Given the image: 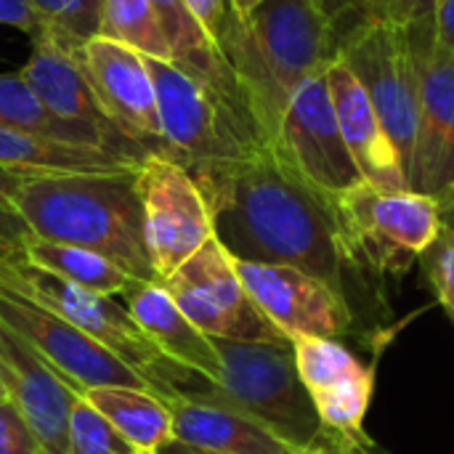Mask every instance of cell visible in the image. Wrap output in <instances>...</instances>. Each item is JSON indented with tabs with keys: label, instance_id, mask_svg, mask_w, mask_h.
Listing matches in <instances>:
<instances>
[{
	"label": "cell",
	"instance_id": "5bb4252c",
	"mask_svg": "<svg viewBox=\"0 0 454 454\" xmlns=\"http://www.w3.org/2000/svg\"><path fill=\"white\" fill-rule=\"evenodd\" d=\"M407 189L454 205V53L436 45V27L426 32L420 53V106Z\"/></svg>",
	"mask_w": 454,
	"mask_h": 454
},
{
	"label": "cell",
	"instance_id": "e0dca14e",
	"mask_svg": "<svg viewBox=\"0 0 454 454\" xmlns=\"http://www.w3.org/2000/svg\"><path fill=\"white\" fill-rule=\"evenodd\" d=\"M19 74L56 117L98 133L112 146V152L125 160L144 162L149 157V152H144L109 122L77 61L74 45H67L59 37L40 32L37 37H32V53L19 69Z\"/></svg>",
	"mask_w": 454,
	"mask_h": 454
},
{
	"label": "cell",
	"instance_id": "8fae6325",
	"mask_svg": "<svg viewBox=\"0 0 454 454\" xmlns=\"http://www.w3.org/2000/svg\"><path fill=\"white\" fill-rule=\"evenodd\" d=\"M271 146L298 178L333 202L364 184L340 133L325 74L298 88Z\"/></svg>",
	"mask_w": 454,
	"mask_h": 454
},
{
	"label": "cell",
	"instance_id": "52a82bcc",
	"mask_svg": "<svg viewBox=\"0 0 454 454\" xmlns=\"http://www.w3.org/2000/svg\"><path fill=\"white\" fill-rule=\"evenodd\" d=\"M354 271L378 277L404 274L434 245L444 221L442 207L418 192H383L362 184L335 202Z\"/></svg>",
	"mask_w": 454,
	"mask_h": 454
},
{
	"label": "cell",
	"instance_id": "9c48e42d",
	"mask_svg": "<svg viewBox=\"0 0 454 454\" xmlns=\"http://www.w3.org/2000/svg\"><path fill=\"white\" fill-rule=\"evenodd\" d=\"M136 192L149 261L157 282H165L215 237L213 213L192 173L162 154H149L138 165Z\"/></svg>",
	"mask_w": 454,
	"mask_h": 454
},
{
	"label": "cell",
	"instance_id": "8992f818",
	"mask_svg": "<svg viewBox=\"0 0 454 454\" xmlns=\"http://www.w3.org/2000/svg\"><path fill=\"white\" fill-rule=\"evenodd\" d=\"M431 24L434 16L412 24H364L340 40L338 53V61L354 72L370 104L375 106L404 162V173L415 146L420 106V53Z\"/></svg>",
	"mask_w": 454,
	"mask_h": 454
},
{
	"label": "cell",
	"instance_id": "d6986e66",
	"mask_svg": "<svg viewBox=\"0 0 454 454\" xmlns=\"http://www.w3.org/2000/svg\"><path fill=\"white\" fill-rule=\"evenodd\" d=\"M325 77L333 93L340 133L364 181L383 192L407 189L404 162L354 72L343 61H335Z\"/></svg>",
	"mask_w": 454,
	"mask_h": 454
},
{
	"label": "cell",
	"instance_id": "d6a6232c",
	"mask_svg": "<svg viewBox=\"0 0 454 454\" xmlns=\"http://www.w3.org/2000/svg\"><path fill=\"white\" fill-rule=\"evenodd\" d=\"M394 8V0H354L351 11L346 16V21L335 29L338 45L346 35H351L354 29L364 27V24H378V21H388V13Z\"/></svg>",
	"mask_w": 454,
	"mask_h": 454
},
{
	"label": "cell",
	"instance_id": "f1b7e54d",
	"mask_svg": "<svg viewBox=\"0 0 454 454\" xmlns=\"http://www.w3.org/2000/svg\"><path fill=\"white\" fill-rule=\"evenodd\" d=\"M67 454H141L85 396L72 402Z\"/></svg>",
	"mask_w": 454,
	"mask_h": 454
},
{
	"label": "cell",
	"instance_id": "7c38bea8",
	"mask_svg": "<svg viewBox=\"0 0 454 454\" xmlns=\"http://www.w3.org/2000/svg\"><path fill=\"white\" fill-rule=\"evenodd\" d=\"M0 322L24 338L77 394L101 386H128L149 391V383L98 346L93 338L69 325L61 314L0 282Z\"/></svg>",
	"mask_w": 454,
	"mask_h": 454
},
{
	"label": "cell",
	"instance_id": "4fadbf2b",
	"mask_svg": "<svg viewBox=\"0 0 454 454\" xmlns=\"http://www.w3.org/2000/svg\"><path fill=\"white\" fill-rule=\"evenodd\" d=\"M234 261L258 311L287 338H346L354 330L351 301L322 279L277 263Z\"/></svg>",
	"mask_w": 454,
	"mask_h": 454
},
{
	"label": "cell",
	"instance_id": "1f68e13d",
	"mask_svg": "<svg viewBox=\"0 0 454 454\" xmlns=\"http://www.w3.org/2000/svg\"><path fill=\"white\" fill-rule=\"evenodd\" d=\"M35 239L32 229L13 205L0 202V266L24 261L27 245Z\"/></svg>",
	"mask_w": 454,
	"mask_h": 454
},
{
	"label": "cell",
	"instance_id": "ffe728a7",
	"mask_svg": "<svg viewBox=\"0 0 454 454\" xmlns=\"http://www.w3.org/2000/svg\"><path fill=\"white\" fill-rule=\"evenodd\" d=\"M173 418V439L221 454H301L245 412L215 402L170 394L162 399Z\"/></svg>",
	"mask_w": 454,
	"mask_h": 454
},
{
	"label": "cell",
	"instance_id": "277c9868",
	"mask_svg": "<svg viewBox=\"0 0 454 454\" xmlns=\"http://www.w3.org/2000/svg\"><path fill=\"white\" fill-rule=\"evenodd\" d=\"M215 348L221 356L218 383H210L202 375L178 367L170 380V394L223 402L258 420L266 431H271L301 454L317 452L325 444V428L301 380L293 340H215Z\"/></svg>",
	"mask_w": 454,
	"mask_h": 454
},
{
	"label": "cell",
	"instance_id": "ab89813d",
	"mask_svg": "<svg viewBox=\"0 0 454 454\" xmlns=\"http://www.w3.org/2000/svg\"><path fill=\"white\" fill-rule=\"evenodd\" d=\"M24 176H27V173H13V170H3V168H0V202L13 205V194H16V189L21 186Z\"/></svg>",
	"mask_w": 454,
	"mask_h": 454
},
{
	"label": "cell",
	"instance_id": "8d00e7d4",
	"mask_svg": "<svg viewBox=\"0 0 454 454\" xmlns=\"http://www.w3.org/2000/svg\"><path fill=\"white\" fill-rule=\"evenodd\" d=\"M434 27H436V45L454 53V0H442L436 5Z\"/></svg>",
	"mask_w": 454,
	"mask_h": 454
},
{
	"label": "cell",
	"instance_id": "d590c367",
	"mask_svg": "<svg viewBox=\"0 0 454 454\" xmlns=\"http://www.w3.org/2000/svg\"><path fill=\"white\" fill-rule=\"evenodd\" d=\"M439 3L442 0H394L388 21L391 24H412V21L428 19V16H434Z\"/></svg>",
	"mask_w": 454,
	"mask_h": 454
},
{
	"label": "cell",
	"instance_id": "3957f363",
	"mask_svg": "<svg viewBox=\"0 0 454 454\" xmlns=\"http://www.w3.org/2000/svg\"><path fill=\"white\" fill-rule=\"evenodd\" d=\"M136 170L27 173L13 207L37 239L93 250L149 285L157 274L144 242Z\"/></svg>",
	"mask_w": 454,
	"mask_h": 454
},
{
	"label": "cell",
	"instance_id": "603a6c76",
	"mask_svg": "<svg viewBox=\"0 0 454 454\" xmlns=\"http://www.w3.org/2000/svg\"><path fill=\"white\" fill-rule=\"evenodd\" d=\"M141 162L104 149L43 138L0 125V168L13 173H117L136 170Z\"/></svg>",
	"mask_w": 454,
	"mask_h": 454
},
{
	"label": "cell",
	"instance_id": "f35d334b",
	"mask_svg": "<svg viewBox=\"0 0 454 454\" xmlns=\"http://www.w3.org/2000/svg\"><path fill=\"white\" fill-rule=\"evenodd\" d=\"M314 3H317L319 11L327 16V21L333 24V29H338V27L346 21V16H348L354 0H314Z\"/></svg>",
	"mask_w": 454,
	"mask_h": 454
},
{
	"label": "cell",
	"instance_id": "5b68a950",
	"mask_svg": "<svg viewBox=\"0 0 454 454\" xmlns=\"http://www.w3.org/2000/svg\"><path fill=\"white\" fill-rule=\"evenodd\" d=\"M154 82L165 157L192 173L194 181L266 146L247 109L173 61L146 59Z\"/></svg>",
	"mask_w": 454,
	"mask_h": 454
},
{
	"label": "cell",
	"instance_id": "b9f144b4",
	"mask_svg": "<svg viewBox=\"0 0 454 454\" xmlns=\"http://www.w3.org/2000/svg\"><path fill=\"white\" fill-rule=\"evenodd\" d=\"M266 0H229V5H231V11L242 19V16H247V13H253L258 5H263Z\"/></svg>",
	"mask_w": 454,
	"mask_h": 454
},
{
	"label": "cell",
	"instance_id": "7bdbcfd3",
	"mask_svg": "<svg viewBox=\"0 0 454 454\" xmlns=\"http://www.w3.org/2000/svg\"><path fill=\"white\" fill-rule=\"evenodd\" d=\"M442 221H444V226L454 234V205H450L447 210H442Z\"/></svg>",
	"mask_w": 454,
	"mask_h": 454
},
{
	"label": "cell",
	"instance_id": "e575fe53",
	"mask_svg": "<svg viewBox=\"0 0 454 454\" xmlns=\"http://www.w3.org/2000/svg\"><path fill=\"white\" fill-rule=\"evenodd\" d=\"M0 24L29 35V40L40 32V19L27 0H0Z\"/></svg>",
	"mask_w": 454,
	"mask_h": 454
},
{
	"label": "cell",
	"instance_id": "f546056e",
	"mask_svg": "<svg viewBox=\"0 0 454 454\" xmlns=\"http://www.w3.org/2000/svg\"><path fill=\"white\" fill-rule=\"evenodd\" d=\"M420 266L436 301L454 325V234L447 226H442L434 245L420 255Z\"/></svg>",
	"mask_w": 454,
	"mask_h": 454
},
{
	"label": "cell",
	"instance_id": "ac0fdd59",
	"mask_svg": "<svg viewBox=\"0 0 454 454\" xmlns=\"http://www.w3.org/2000/svg\"><path fill=\"white\" fill-rule=\"evenodd\" d=\"M0 380L29 423L43 454H67L69 412L77 394L24 338L0 322Z\"/></svg>",
	"mask_w": 454,
	"mask_h": 454
},
{
	"label": "cell",
	"instance_id": "ba28073f",
	"mask_svg": "<svg viewBox=\"0 0 454 454\" xmlns=\"http://www.w3.org/2000/svg\"><path fill=\"white\" fill-rule=\"evenodd\" d=\"M0 282L37 303H45L56 314H61L80 333H85L98 346H104L117 359H122L128 367H133L149 383V391L154 394V378L160 367L165 364V356L144 335V330L136 325L125 303H117L109 295H98L85 287H77L45 269L32 266L27 258L0 266Z\"/></svg>",
	"mask_w": 454,
	"mask_h": 454
},
{
	"label": "cell",
	"instance_id": "cb8c5ba5",
	"mask_svg": "<svg viewBox=\"0 0 454 454\" xmlns=\"http://www.w3.org/2000/svg\"><path fill=\"white\" fill-rule=\"evenodd\" d=\"M136 450L154 454L173 439V418L168 404L144 388L101 386L82 394Z\"/></svg>",
	"mask_w": 454,
	"mask_h": 454
},
{
	"label": "cell",
	"instance_id": "ee69618b",
	"mask_svg": "<svg viewBox=\"0 0 454 454\" xmlns=\"http://www.w3.org/2000/svg\"><path fill=\"white\" fill-rule=\"evenodd\" d=\"M0 399H8V396H5V386H3V380H0Z\"/></svg>",
	"mask_w": 454,
	"mask_h": 454
},
{
	"label": "cell",
	"instance_id": "4316f807",
	"mask_svg": "<svg viewBox=\"0 0 454 454\" xmlns=\"http://www.w3.org/2000/svg\"><path fill=\"white\" fill-rule=\"evenodd\" d=\"M98 35L133 48L146 59L173 61L168 35L152 0H101Z\"/></svg>",
	"mask_w": 454,
	"mask_h": 454
},
{
	"label": "cell",
	"instance_id": "60d3db41",
	"mask_svg": "<svg viewBox=\"0 0 454 454\" xmlns=\"http://www.w3.org/2000/svg\"><path fill=\"white\" fill-rule=\"evenodd\" d=\"M154 454H221V452H210V450H202V447H192L186 442H178V439H170L168 444H162Z\"/></svg>",
	"mask_w": 454,
	"mask_h": 454
},
{
	"label": "cell",
	"instance_id": "7402d4cb",
	"mask_svg": "<svg viewBox=\"0 0 454 454\" xmlns=\"http://www.w3.org/2000/svg\"><path fill=\"white\" fill-rule=\"evenodd\" d=\"M160 24L168 35L173 64L189 72L192 77L202 80L221 96L242 104L237 77L221 51V45L210 37V32L200 24L194 11L186 5V0H152ZM245 106V104H242Z\"/></svg>",
	"mask_w": 454,
	"mask_h": 454
},
{
	"label": "cell",
	"instance_id": "9a60e30c",
	"mask_svg": "<svg viewBox=\"0 0 454 454\" xmlns=\"http://www.w3.org/2000/svg\"><path fill=\"white\" fill-rule=\"evenodd\" d=\"M77 61L109 122L144 152L165 157L157 93L144 56L96 35L77 48Z\"/></svg>",
	"mask_w": 454,
	"mask_h": 454
},
{
	"label": "cell",
	"instance_id": "44dd1931",
	"mask_svg": "<svg viewBox=\"0 0 454 454\" xmlns=\"http://www.w3.org/2000/svg\"><path fill=\"white\" fill-rule=\"evenodd\" d=\"M125 309L165 359L202 375L210 383H218L221 356L215 340L189 322L162 282L138 285L130 295H125Z\"/></svg>",
	"mask_w": 454,
	"mask_h": 454
},
{
	"label": "cell",
	"instance_id": "30bf717a",
	"mask_svg": "<svg viewBox=\"0 0 454 454\" xmlns=\"http://www.w3.org/2000/svg\"><path fill=\"white\" fill-rule=\"evenodd\" d=\"M176 306L213 340L282 343L287 340L247 295L231 255L213 237L165 282Z\"/></svg>",
	"mask_w": 454,
	"mask_h": 454
},
{
	"label": "cell",
	"instance_id": "83f0119b",
	"mask_svg": "<svg viewBox=\"0 0 454 454\" xmlns=\"http://www.w3.org/2000/svg\"><path fill=\"white\" fill-rule=\"evenodd\" d=\"M27 3L40 19V32H48L67 45L80 48L85 40L98 35L101 0H27Z\"/></svg>",
	"mask_w": 454,
	"mask_h": 454
},
{
	"label": "cell",
	"instance_id": "484cf974",
	"mask_svg": "<svg viewBox=\"0 0 454 454\" xmlns=\"http://www.w3.org/2000/svg\"><path fill=\"white\" fill-rule=\"evenodd\" d=\"M0 125L3 128H13V130H27V133L43 136V138L80 144V146H93V149H104L109 154H117V152H112V146L98 133L56 117L32 93V88L24 82V77L19 72L0 74Z\"/></svg>",
	"mask_w": 454,
	"mask_h": 454
},
{
	"label": "cell",
	"instance_id": "6da1fadb",
	"mask_svg": "<svg viewBox=\"0 0 454 454\" xmlns=\"http://www.w3.org/2000/svg\"><path fill=\"white\" fill-rule=\"evenodd\" d=\"M215 239L237 261L301 269L351 301L354 271L335 202L298 178L271 144L197 181Z\"/></svg>",
	"mask_w": 454,
	"mask_h": 454
},
{
	"label": "cell",
	"instance_id": "74e56055",
	"mask_svg": "<svg viewBox=\"0 0 454 454\" xmlns=\"http://www.w3.org/2000/svg\"><path fill=\"white\" fill-rule=\"evenodd\" d=\"M311 454H386L370 436L364 439H348V442H325L317 452Z\"/></svg>",
	"mask_w": 454,
	"mask_h": 454
},
{
	"label": "cell",
	"instance_id": "836d02e7",
	"mask_svg": "<svg viewBox=\"0 0 454 454\" xmlns=\"http://www.w3.org/2000/svg\"><path fill=\"white\" fill-rule=\"evenodd\" d=\"M186 5L194 11V16L200 19V24L210 32V37L215 43H221L226 27L231 24V19L237 16L229 5V0H186Z\"/></svg>",
	"mask_w": 454,
	"mask_h": 454
},
{
	"label": "cell",
	"instance_id": "d4e9b609",
	"mask_svg": "<svg viewBox=\"0 0 454 454\" xmlns=\"http://www.w3.org/2000/svg\"><path fill=\"white\" fill-rule=\"evenodd\" d=\"M32 266L45 269L77 287H85L90 293L98 295H130L138 285L128 271H122L117 263H112L109 258L85 250V247H74V245H61V242H45V239H32L27 245V255H24Z\"/></svg>",
	"mask_w": 454,
	"mask_h": 454
},
{
	"label": "cell",
	"instance_id": "4dcf8cb0",
	"mask_svg": "<svg viewBox=\"0 0 454 454\" xmlns=\"http://www.w3.org/2000/svg\"><path fill=\"white\" fill-rule=\"evenodd\" d=\"M0 454H43L29 423L11 399H0Z\"/></svg>",
	"mask_w": 454,
	"mask_h": 454
},
{
	"label": "cell",
	"instance_id": "2e32d148",
	"mask_svg": "<svg viewBox=\"0 0 454 454\" xmlns=\"http://www.w3.org/2000/svg\"><path fill=\"white\" fill-rule=\"evenodd\" d=\"M301 380L317 407L325 442L364 439L375 372L335 338L293 340Z\"/></svg>",
	"mask_w": 454,
	"mask_h": 454
},
{
	"label": "cell",
	"instance_id": "7a4b0ae2",
	"mask_svg": "<svg viewBox=\"0 0 454 454\" xmlns=\"http://www.w3.org/2000/svg\"><path fill=\"white\" fill-rule=\"evenodd\" d=\"M218 45L266 144L277 141L298 88L325 74L340 53L335 29L314 0H266L253 13L234 16Z\"/></svg>",
	"mask_w": 454,
	"mask_h": 454
}]
</instances>
